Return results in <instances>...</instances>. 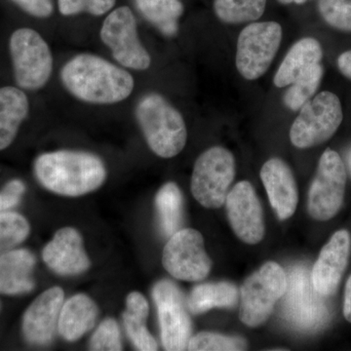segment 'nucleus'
Segmentation results:
<instances>
[{"instance_id": "obj_39", "label": "nucleus", "mask_w": 351, "mask_h": 351, "mask_svg": "<svg viewBox=\"0 0 351 351\" xmlns=\"http://www.w3.org/2000/svg\"><path fill=\"white\" fill-rule=\"evenodd\" d=\"M350 169H351V152H350Z\"/></svg>"}, {"instance_id": "obj_29", "label": "nucleus", "mask_w": 351, "mask_h": 351, "mask_svg": "<svg viewBox=\"0 0 351 351\" xmlns=\"http://www.w3.org/2000/svg\"><path fill=\"white\" fill-rule=\"evenodd\" d=\"M31 226L24 216L14 212L0 213V254L11 250L27 239Z\"/></svg>"}, {"instance_id": "obj_26", "label": "nucleus", "mask_w": 351, "mask_h": 351, "mask_svg": "<svg viewBox=\"0 0 351 351\" xmlns=\"http://www.w3.org/2000/svg\"><path fill=\"white\" fill-rule=\"evenodd\" d=\"M159 225L166 237L180 230L184 218V198L175 182H167L159 189L156 197Z\"/></svg>"}, {"instance_id": "obj_8", "label": "nucleus", "mask_w": 351, "mask_h": 351, "mask_svg": "<svg viewBox=\"0 0 351 351\" xmlns=\"http://www.w3.org/2000/svg\"><path fill=\"white\" fill-rule=\"evenodd\" d=\"M9 48L18 86L32 91L43 88L53 69L52 54L43 36L27 27L17 29L11 36Z\"/></svg>"}, {"instance_id": "obj_16", "label": "nucleus", "mask_w": 351, "mask_h": 351, "mask_svg": "<svg viewBox=\"0 0 351 351\" xmlns=\"http://www.w3.org/2000/svg\"><path fill=\"white\" fill-rule=\"evenodd\" d=\"M43 258L52 271L61 276H80L91 265L82 234L73 228H61L55 233L44 247Z\"/></svg>"}, {"instance_id": "obj_11", "label": "nucleus", "mask_w": 351, "mask_h": 351, "mask_svg": "<svg viewBox=\"0 0 351 351\" xmlns=\"http://www.w3.org/2000/svg\"><path fill=\"white\" fill-rule=\"evenodd\" d=\"M160 323L161 339L166 350H188L191 320L182 291L170 280H161L152 289Z\"/></svg>"}, {"instance_id": "obj_17", "label": "nucleus", "mask_w": 351, "mask_h": 351, "mask_svg": "<svg viewBox=\"0 0 351 351\" xmlns=\"http://www.w3.org/2000/svg\"><path fill=\"white\" fill-rule=\"evenodd\" d=\"M351 239L348 230H339L320 252L311 270L314 288L321 295L331 297L336 293L350 258Z\"/></svg>"}, {"instance_id": "obj_14", "label": "nucleus", "mask_w": 351, "mask_h": 351, "mask_svg": "<svg viewBox=\"0 0 351 351\" xmlns=\"http://www.w3.org/2000/svg\"><path fill=\"white\" fill-rule=\"evenodd\" d=\"M226 212L233 232L247 244L260 243L265 235L262 205L250 182H240L226 196Z\"/></svg>"}, {"instance_id": "obj_34", "label": "nucleus", "mask_w": 351, "mask_h": 351, "mask_svg": "<svg viewBox=\"0 0 351 351\" xmlns=\"http://www.w3.org/2000/svg\"><path fill=\"white\" fill-rule=\"evenodd\" d=\"M25 191V184L20 180H12L7 182L5 186L0 191V213L17 206Z\"/></svg>"}, {"instance_id": "obj_30", "label": "nucleus", "mask_w": 351, "mask_h": 351, "mask_svg": "<svg viewBox=\"0 0 351 351\" xmlns=\"http://www.w3.org/2000/svg\"><path fill=\"white\" fill-rule=\"evenodd\" d=\"M246 348V341L239 337L223 336L207 332L191 337L188 346V350L191 351H239Z\"/></svg>"}, {"instance_id": "obj_10", "label": "nucleus", "mask_w": 351, "mask_h": 351, "mask_svg": "<svg viewBox=\"0 0 351 351\" xmlns=\"http://www.w3.org/2000/svg\"><path fill=\"white\" fill-rule=\"evenodd\" d=\"M346 173L338 152L327 149L320 157L317 172L308 193V212L325 221L336 216L345 197Z\"/></svg>"}, {"instance_id": "obj_7", "label": "nucleus", "mask_w": 351, "mask_h": 351, "mask_svg": "<svg viewBox=\"0 0 351 351\" xmlns=\"http://www.w3.org/2000/svg\"><path fill=\"white\" fill-rule=\"evenodd\" d=\"M235 177L232 152L213 147L203 152L191 176V193L203 207L217 209L225 204L228 189Z\"/></svg>"}, {"instance_id": "obj_33", "label": "nucleus", "mask_w": 351, "mask_h": 351, "mask_svg": "<svg viewBox=\"0 0 351 351\" xmlns=\"http://www.w3.org/2000/svg\"><path fill=\"white\" fill-rule=\"evenodd\" d=\"M114 3L115 0H59V10L66 16L82 12L101 16L110 10Z\"/></svg>"}, {"instance_id": "obj_20", "label": "nucleus", "mask_w": 351, "mask_h": 351, "mask_svg": "<svg viewBox=\"0 0 351 351\" xmlns=\"http://www.w3.org/2000/svg\"><path fill=\"white\" fill-rule=\"evenodd\" d=\"M98 315V306L91 298L84 294L73 295L64 302L58 332L66 341H77L93 329Z\"/></svg>"}, {"instance_id": "obj_4", "label": "nucleus", "mask_w": 351, "mask_h": 351, "mask_svg": "<svg viewBox=\"0 0 351 351\" xmlns=\"http://www.w3.org/2000/svg\"><path fill=\"white\" fill-rule=\"evenodd\" d=\"M286 276L287 288L281 298L284 318L301 331L323 329L331 319L329 297L314 288L311 271L306 265H294Z\"/></svg>"}, {"instance_id": "obj_22", "label": "nucleus", "mask_w": 351, "mask_h": 351, "mask_svg": "<svg viewBox=\"0 0 351 351\" xmlns=\"http://www.w3.org/2000/svg\"><path fill=\"white\" fill-rule=\"evenodd\" d=\"M29 110V100L22 90L0 88V151L12 144Z\"/></svg>"}, {"instance_id": "obj_23", "label": "nucleus", "mask_w": 351, "mask_h": 351, "mask_svg": "<svg viewBox=\"0 0 351 351\" xmlns=\"http://www.w3.org/2000/svg\"><path fill=\"white\" fill-rule=\"evenodd\" d=\"M149 306L147 299L138 292H132L126 298V311L123 313L124 328L131 343L138 350H158L156 339L147 330Z\"/></svg>"}, {"instance_id": "obj_3", "label": "nucleus", "mask_w": 351, "mask_h": 351, "mask_svg": "<svg viewBox=\"0 0 351 351\" xmlns=\"http://www.w3.org/2000/svg\"><path fill=\"white\" fill-rule=\"evenodd\" d=\"M136 119L147 145L162 158H172L186 145L188 132L181 112L162 96L149 94L138 101Z\"/></svg>"}, {"instance_id": "obj_32", "label": "nucleus", "mask_w": 351, "mask_h": 351, "mask_svg": "<svg viewBox=\"0 0 351 351\" xmlns=\"http://www.w3.org/2000/svg\"><path fill=\"white\" fill-rule=\"evenodd\" d=\"M90 350H122L121 334L117 321L108 318L99 325L90 341Z\"/></svg>"}, {"instance_id": "obj_28", "label": "nucleus", "mask_w": 351, "mask_h": 351, "mask_svg": "<svg viewBox=\"0 0 351 351\" xmlns=\"http://www.w3.org/2000/svg\"><path fill=\"white\" fill-rule=\"evenodd\" d=\"M323 77L322 64H317L291 84L284 95V104L291 110H301L302 106L311 100L319 87Z\"/></svg>"}, {"instance_id": "obj_12", "label": "nucleus", "mask_w": 351, "mask_h": 351, "mask_svg": "<svg viewBox=\"0 0 351 351\" xmlns=\"http://www.w3.org/2000/svg\"><path fill=\"white\" fill-rule=\"evenodd\" d=\"M162 263L170 276L189 282L206 278L212 267L202 234L193 228L178 230L170 237L164 247Z\"/></svg>"}, {"instance_id": "obj_38", "label": "nucleus", "mask_w": 351, "mask_h": 351, "mask_svg": "<svg viewBox=\"0 0 351 351\" xmlns=\"http://www.w3.org/2000/svg\"><path fill=\"white\" fill-rule=\"evenodd\" d=\"M306 1H307V0H278L279 3L285 4V5H287V4H293V3L302 4Z\"/></svg>"}, {"instance_id": "obj_19", "label": "nucleus", "mask_w": 351, "mask_h": 351, "mask_svg": "<svg viewBox=\"0 0 351 351\" xmlns=\"http://www.w3.org/2000/svg\"><path fill=\"white\" fill-rule=\"evenodd\" d=\"M36 263L34 254L27 249L0 254V294L22 295L34 290Z\"/></svg>"}, {"instance_id": "obj_15", "label": "nucleus", "mask_w": 351, "mask_h": 351, "mask_svg": "<svg viewBox=\"0 0 351 351\" xmlns=\"http://www.w3.org/2000/svg\"><path fill=\"white\" fill-rule=\"evenodd\" d=\"M64 302L63 289L44 291L27 307L23 317V335L32 346H48L58 331L60 313Z\"/></svg>"}, {"instance_id": "obj_1", "label": "nucleus", "mask_w": 351, "mask_h": 351, "mask_svg": "<svg viewBox=\"0 0 351 351\" xmlns=\"http://www.w3.org/2000/svg\"><path fill=\"white\" fill-rule=\"evenodd\" d=\"M61 80L78 100L97 105L119 103L134 89V80L128 71L90 54L77 55L64 64Z\"/></svg>"}, {"instance_id": "obj_6", "label": "nucleus", "mask_w": 351, "mask_h": 351, "mask_svg": "<svg viewBox=\"0 0 351 351\" xmlns=\"http://www.w3.org/2000/svg\"><path fill=\"white\" fill-rule=\"evenodd\" d=\"M343 119L339 97L332 92H321L301 108L291 127V142L299 149L323 144L335 135Z\"/></svg>"}, {"instance_id": "obj_2", "label": "nucleus", "mask_w": 351, "mask_h": 351, "mask_svg": "<svg viewBox=\"0 0 351 351\" xmlns=\"http://www.w3.org/2000/svg\"><path fill=\"white\" fill-rule=\"evenodd\" d=\"M34 173L43 188L68 197L96 191L107 178V169L100 157L84 152L41 154L34 162Z\"/></svg>"}, {"instance_id": "obj_13", "label": "nucleus", "mask_w": 351, "mask_h": 351, "mask_svg": "<svg viewBox=\"0 0 351 351\" xmlns=\"http://www.w3.org/2000/svg\"><path fill=\"white\" fill-rule=\"evenodd\" d=\"M100 36L122 66L137 71H145L151 66V56L138 39L137 22L129 7H119L110 13L104 22Z\"/></svg>"}, {"instance_id": "obj_9", "label": "nucleus", "mask_w": 351, "mask_h": 351, "mask_svg": "<svg viewBox=\"0 0 351 351\" xmlns=\"http://www.w3.org/2000/svg\"><path fill=\"white\" fill-rule=\"evenodd\" d=\"M282 40V27L276 22L252 23L240 32L235 63L245 80L265 75Z\"/></svg>"}, {"instance_id": "obj_18", "label": "nucleus", "mask_w": 351, "mask_h": 351, "mask_svg": "<svg viewBox=\"0 0 351 351\" xmlns=\"http://www.w3.org/2000/svg\"><path fill=\"white\" fill-rule=\"evenodd\" d=\"M270 204L281 221L294 215L298 205V188L290 167L279 158H271L263 164L261 170Z\"/></svg>"}, {"instance_id": "obj_21", "label": "nucleus", "mask_w": 351, "mask_h": 351, "mask_svg": "<svg viewBox=\"0 0 351 351\" xmlns=\"http://www.w3.org/2000/svg\"><path fill=\"white\" fill-rule=\"evenodd\" d=\"M323 50L321 44L313 38H304L295 43L289 50L279 66L274 85L279 88L292 84L309 69L322 61Z\"/></svg>"}, {"instance_id": "obj_35", "label": "nucleus", "mask_w": 351, "mask_h": 351, "mask_svg": "<svg viewBox=\"0 0 351 351\" xmlns=\"http://www.w3.org/2000/svg\"><path fill=\"white\" fill-rule=\"evenodd\" d=\"M13 1L25 12L34 17H49L53 11L52 0H13Z\"/></svg>"}, {"instance_id": "obj_36", "label": "nucleus", "mask_w": 351, "mask_h": 351, "mask_svg": "<svg viewBox=\"0 0 351 351\" xmlns=\"http://www.w3.org/2000/svg\"><path fill=\"white\" fill-rule=\"evenodd\" d=\"M338 66L341 73L351 80V50L346 51L339 55Z\"/></svg>"}, {"instance_id": "obj_27", "label": "nucleus", "mask_w": 351, "mask_h": 351, "mask_svg": "<svg viewBox=\"0 0 351 351\" xmlns=\"http://www.w3.org/2000/svg\"><path fill=\"white\" fill-rule=\"evenodd\" d=\"M267 0H214L217 17L226 24H241L260 19Z\"/></svg>"}, {"instance_id": "obj_25", "label": "nucleus", "mask_w": 351, "mask_h": 351, "mask_svg": "<svg viewBox=\"0 0 351 351\" xmlns=\"http://www.w3.org/2000/svg\"><path fill=\"white\" fill-rule=\"evenodd\" d=\"M138 11L166 36L179 31V20L184 13L180 0H136Z\"/></svg>"}, {"instance_id": "obj_40", "label": "nucleus", "mask_w": 351, "mask_h": 351, "mask_svg": "<svg viewBox=\"0 0 351 351\" xmlns=\"http://www.w3.org/2000/svg\"><path fill=\"white\" fill-rule=\"evenodd\" d=\"M0 308H1V306H0Z\"/></svg>"}, {"instance_id": "obj_37", "label": "nucleus", "mask_w": 351, "mask_h": 351, "mask_svg": "<svg viewBox=\"0 0 351 351\" xmlns=\"http://www.w3.org/2000/svg\"><path fill=\"white\" fill-rule=\"evenodd\" d=\"M343 315L351 323V276L346 286L345 302H343Z\"/></svg>"}, {"instance_id": "obj_31", "label": "nucleus", "mask_w": 351, "mask_h": 351, "mask_svg": "<svg viewBox=\"0 0 351 351\" xmlns=\"http://www.w3.org/2000/svg\"><path fill=\"white\" fill-rule=\"evenodd\" d=\"M323 20L339 31L351 32V0H319Z\"/></svg>"}, {"instance_id": "obj_5", "label": "nucleus", "mask_w": 351, "mask_h": 351, "mask_svg": "<svg viewBox=\"0 0 351 351\" xmlns=\"http://www.w3.org/2000/svg\"><path fill=\"white\" fill-rule=\"evenodd\" d=\"M287 288V276L278 263H265L241 287L239 317L245 325L258 327L269 319Z\"/></svg>"}, {"instance_id": "obj_24", "label": "nucleus", "mask_w": 351, "mask_h": 351, "mask_svg": "<svg viewBox=\"0 0 351 351\" xmlns=\"http://www.w3.org/2000/svg\"><path fill=\"white\" fill-rule=\"evenodd\" d=\"M239 302L237 286L230 282L199 284L191 291L186 300L189 313L198 315L210 309L230 308Z\"/></svg>"}]
</instances>
